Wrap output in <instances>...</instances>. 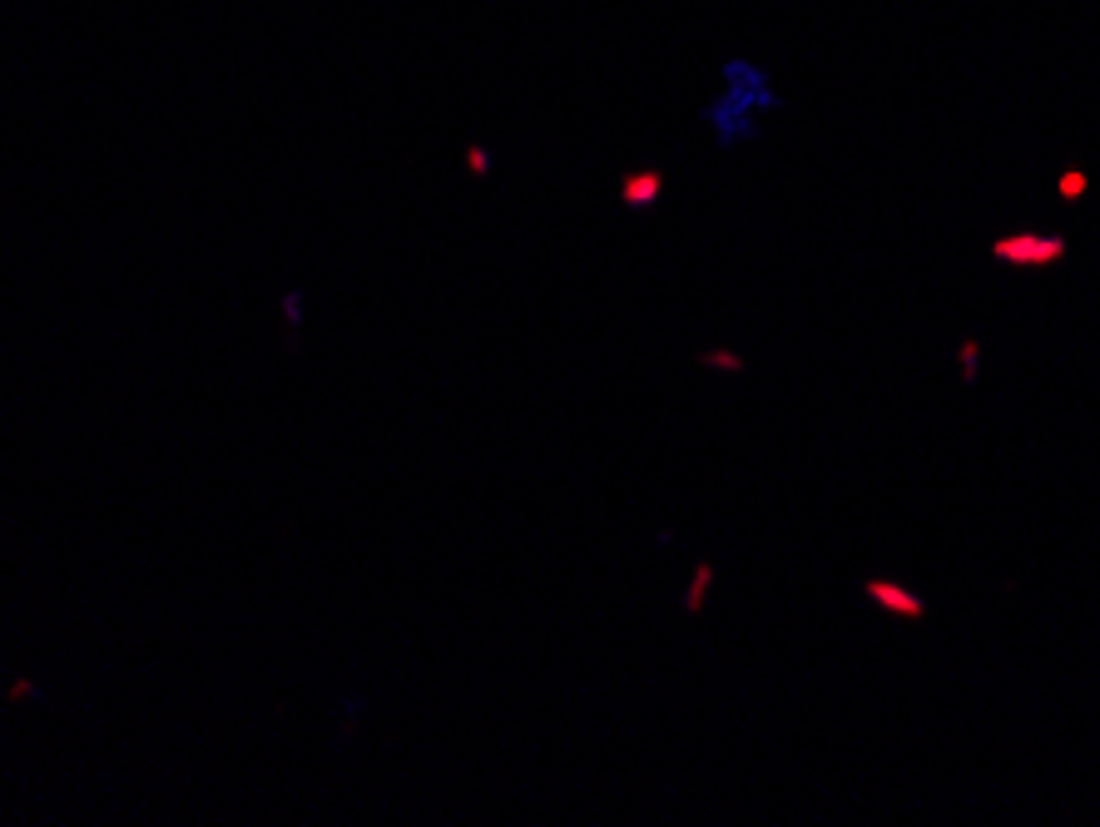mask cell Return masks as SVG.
<instances>
[{
    "label": "cell",
    "mask_w": 1100,
    "mask_h": 827,
    "mask_svg": "<svg viewBox=\"0 0 1100 827\" xmlns=\"http://www.w3.org/2000/svg\"><path fill=\"white\" fill-rule=\"evenodd\" d=\"M749 109H774V95H768L764 75L744 60H733L724 70V95L719 105H709V124L719 130L724 144H733V119H749Z\"/></svg>",
    "instance_id": "cell-1"
},
{
    "label": "cell",
    "mask_w": 1100,
    "mask_h": 827,
    "mask_svg": "<svg viewBox=\"0 0 1100 827\" xmlns=\"http://www.w3.org/2000/svg\"><path fill=\"white\" fill-rule=\"evenodd\" d=\"M992 259L1006 268H1051V263L1066 259V238L1051 233H1002L992 243Z\"/></svg>",
    "instance_id": "cell-2"
},
{
    "label": "cell",
    "mask_w": 1100,
    "mask_h": 827,
    "mask_svg": "<svg viewBox=\"0 0 1100 827\" xmlns=\"http://www.w3.org/2000/svg\"><path fill=\"white\" fill-rule=\"evenodd\" d=\"M863 595H868V604L887 610L893 620H928V600H922V595H912L902 580H887V575H877V580H863Z\"/></svg>",
    "instance_id": "cell-3"
},
{
    "label": "cell",
    "mask_w": 1100,
    "mask_h": 827,
    "mask_svg": "<svg viewBox=\"0 0 1100 827\" xmlns=\"http://www.w3.org/2000/svg\"><path fill=\"white\" fill-rule=\"evenodd\" d=\"M659 194H665V173L659 169H635L620 179V204L625 208H649L659 204Z\"/></svg>",
    "instance_id": "cell-4"
},
{
    "label": "cell",
    "mask_w": 1100,
    "mask_h": 827,
    "mask_svg": "<svg viewBox=\"0 0 1100 827\" xmlns=\"http://www.w3.org/2000/svg\"><path fill=\"white\" fill-rule=\"evenodd\" d=\"M709 590H714V565H709V560H700V565H694V575H690V590H684V614H690V620H700V614H704Z\"/></svg>",
    "instance_id": "cell-5"
},
{
    "label": "cell",
    "mask_w": 1100,
    "mask_h": 827,
    "mask_svg": "<svg viewBox=\"0 0 1100 827\" xmlns=\"http://www.w3.org/2000/svg\"><path fill=\"white\" fill-rule=\"evenodd\" d=\"M957 376L967 382V387L982 376V337H961V347H957Z\"/></svg>",
    "instance_id": "cell-6"
},
{
    "label": "cell",
    "mask_w": 1100,
    "mask_h": 827,
    "mask_svg": "<svg viewBox=\"0 0 1100 827\" xmlns=\"http://www.w3.org/2000/svg\"><path fill=\"white\" fill-rule=\"evenodd\" d=\"M700 367H714V372H729V376L749 372V362L739 352H729V347H709V352H700Z\"/></svg>",
    "instance_id": "cell-7"
},
{
    "label": "cell",
    "mask_w": 1100,
    "mask_h": 827,
    "mask_svg": "<svg viewBox=\"0 0 1100 827\" xmlns=\"http://www.w3.org/2000/svg\"><path fill=\"white\" fill-rule=\"evenodd\" d=\"M1056 194H1061V199H1080V194H1086V173H1080V169L1061 173V179H1056Z\"/></svg>",
    "instance_id": "cell-8"
},
{
    "label": "cell",
    "mask_w": 1100,
    "mask_h": 827,
    "mask_svg": "<svg viewBox=\"0 0 1100 827\" xmlns=\"http://www.w3.org/2000/svg\"><path fill=\"white\" fill-rule=\"evenodd\" d=\"M466 169H471V173H486V169H491V164H486V149H466Z\"/></svg>",
    "instance_id": "cell-9"
},
{
    "label": "cell",
    "mask_w": 1100,
    "mask_h": 827,
    "mask_svg": "<svg viewBox=\"0 0 1100 827\" xmlns=\"http://www.w3.org/2000/svg\"><path fill=\"white\" fill-rule=\"evenodd\" d=\"M283 302H288V308H283V312H288V323H298V317H302V312H298V292H288Z\"/></svg>",
    "instance_id": "cell-10"
}]
</instances>
